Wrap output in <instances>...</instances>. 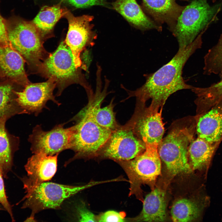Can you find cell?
Masks as SVG:
<instances>
[{
	"instance_id": "1",
	"label": "cell",
	"mask_w": 222,
	"mask_h": 222,
	"mask_svg": "<svg viewBox=\"0 0 222 222\" xmlns=\"http://www.w3.org/2000/svg\"><path fill=\"white\" fill-rule=\"evenodd\" d=\"M202 43L200 35L186 47L179 48L169 62L155 72L145 74V83L135 91H129L130 96H136L142 103L150 99V109L158 110L173 93L181 90L191 89L193 86L187 84L183 77V69L188 59L201 47Z\"/></svg>"
},
{
	"instance_id": "2",
	"label": "cell",
	"mask_w": 222,
	"mask_h": 222,
	"mask_svg": "<svg viewBox=\"0 0 222 222\" xmlns=\"http://www.w3.org/2000/svg\"><path fill=\"white\" fill-rule=\"evenodd\" d=\"M10 45L19 53L32 72H37L49 53L43 45L44 38L32 21L15 18L6 21Z\"/></svg>"
},
{
	"instance_id": "3",
	"label": "cell",
	"mask_w": 222,
	"mask_h": 222,
	"mask_svg": "<svg viewBox=\"0 0 222 222\" xmlns=\"http://www.w3.org/2000/svg\"><path fill=\"white\" fill-rule=\"evenodd\" d=\"M22 180L26 193L23 199L24 202L22 208H28L32 210L27 220H33L35 214L43 210L59 209L66 199L99 183L93 182L84 185L74 186L47 182L36 183L26 177Z\"/></svg>"
},
{
	"instance_id": "4",
	"label": "cell",
	"mask_w": 222,
	"mask_h": 222,
	"mask_svg": "<svg viewBox=\"0 0 222 222\" xmlns=\"http://www.w3.org/2000/svg\"><path fill=\"white\" fill-rule=\"evenodd\" d=\"M71 121L76 122L72 126L71 148L75 154L68 162L98 153L105 146L113 131L99 125L95 122L89 102Z\"/></svg>"
},
{
	"instance_id": "5",
	"label": "cell",
	"mask_w": 222,
	"mask_h": 222,
	"mask_svg": "<svg viewBox=\"0 0 222 222\" xmlns=\"http://www.w3.org/2000/svg\"><path fill=\"white\" fill-rule=\"evenodd\" d=\"M81 69L75 66L72 52L64 41L42 61L37 72L55 80L58 88L56 95L59 96L65 88L73 84H80L86 92L92 90Z\"/></svg>"
},
{
	"instance_id": "6",
	"label": "cell",
	"mask_w": 222,
	"mask_h": 222,
	"mask_svg": "<svg viewBox=\"0 0 222 222\" xmlns=\"http://www.w3.org/2000/svg\"><path fill=\"white\" fill-rule=\"evenodd\" d=\"M219 10V8L211 6L207 0H193L184 7L172 30L177 39L179 48L191 43L205 29Z\"/></svg>"
},
{
	"instance_id": "7",
	"label": "cell",
	"mask_w": 222,
	"mask_h": 222,
	"mask_svg": "<svg viewBox=\"0 0 222 222\" xmlns=\"http://www.w3.org/2000/svg\"><path fill=\"white\" fill-rule=\"evenodd\" d=\"M193 136L192 133L187 128H175L162 138L158 145L160 158L171 174L176 175L191 172L188 162V151Z\"/></svg>"
},
{
	"instance_id": "8",
	"label": "cell",
	"mask_w": 222,
	"mask_h": 222,
	"mask_svg": "<svg viewBox=\"0 0 222 222\" xmlns=\"http://www.w3.org/2000/svg\"><path fill=\"white\" fill-rule=\"evenodd\" d=\"M64 125V123L56 125L47 131L43 130L40 125H36L28 139L31 144L32 153L53 155L66 150L71 149L72 126L65 128Z\"/></svg>"
},
{
	"instance_id": "9",
	"label": "cell",
	"mask_w": 222,
	"mask_h": 222,
	"mask_svg": "<svg viewBox=\"0 0 222 222\" xmlns=\"http://www.w3.org/2000/svg\"><path fill=\"white\" fill-rule=\"evenodd\" d=\"M146 148L145 143L136 135L130 126H119L113 131L102 149L106 157L128 161L142 153Z\"/></svg>"
},
{
	"instance_id": "10",
	"label": "cell",
	"mask_w": 222,
	"mask_h": 222,
	"mask_svg": "<svg viewBox=\"0 0 222 222\" xmlns=\"http://www.w3.org/2000/svg\"><path fill=\"white\" fill-rule=\"evenodd\" d=\"M68 23V33L64 41L70 48L75 66L81 68L80 54L87 46H93L96 35L92 31L91 22L93 17L84 15L75 16L69 10L64 16Z\"/></svg>"
},
{
	"instance_id": "11",
	"label": "cell",
	"mask_w": 222,
	"mask_h": 222,
	"mask_svg": "<svg viewBox=\"0 0 222 222\" xmlns=\"http://www.w3.org/2000/svg\"><path fill=\"white\" fill-rule=\"evenodd\" d=\"M56 86L55 80L51 78L41 83L30 82L22 91H14L15 101L25 114L38 116L44 108L48 109L46 104L48 101H52L58 106L61 104L53 95Z\"/></svg>"
},
{
	"instance_id": "12",
	"label": "cell",
	"mask_w": 222,
	"mask_h": 222,
	"mask_svg": "<svg viewBox=\"0 0 222 222\" xmlns=\"http://www.w3.org/2000/svg\"><path fill=\"white\" fill-rule=\"evenodd\" d=\"M145 150L134 158L126 161L130 175L146 183L154 181L161 173V159L158 151V145L145 143Z\"/></svg>"
},
{
	"instance_id": "13",
	"label": "cell",
	"mask_w": 222,
	"mask_h": 222,
	"mask_svg": "<svg viewBox=\"0 0 222 222\" xmlns=\"http://www.w3.org/2000/svg\"><path fill=\"white\" fill-rule=\"evenodd\" d=\"M96 80L95 93L93 92L88 95V102L90 105L93 117L99 125L113 131L119 126L116 122L115 113L113 111V99L108 105L104 107H101V102L107 94L109 81L105 78V84L102 89L101 76L97 75Z\"/></svg>"
},
{
	"instance_id": "14",
	"label": "cell",
	"mask_w": 222,
	"mask_h": 222,
	"mask_svg": "<svg viewBox=\"0 0 222 222\" xmlns=\"http://www.w3.org/2000/svg\"><path fill=\"white\" fill-rule=\"evenodd\" d=\"M161 112L150 109L132 126L135 134L145 143L158 145L162 140L164 129Z\"/></svg>"
},
{
	"instance_id": "15",
	"label": "cell",
	"mask_w": 222,
	"mask_h": 222,
	"mask_svg": "<svg viewBox=\"0 0 222 222\" xmlns=\"http://www.w3.org/2000/svg\"><path fill=\"white\" fill-rule=\"evenodd\" d=\"M196 131L198 137L208 142L222 141V100L199 115Z\"/></svg>"
},
{
	"instance_id": "16",
	"label": "cell",
	"mask_w": 222,
	"mask_h": 222,
	"mask_svg": "<svg viewBox=\"0 0 222 222\" xmlns=\"http://www.w3.org/2000/svg\"><path fill=\"white\" fill-rule=\"evenodd\" d=\"M25 61L10 45H0V71L5 77L24 87L30 82L24 69Z\"/></svg>"
},
{
	"instance_id": "17",
	"label": "cell",
	"mask_w": 222,
	"mask_h": 222,
	"mask_svg": "<svg viewBox=\"0 0 222 222\" xmlns=\"http://www.w3.org/2000/svg\"><path fill=\"white\" fill-rule=\"evenodd\" d=\"M58 154H35L29 158L25 166L28 179L36 183L51 180L57 171Z\"/></svg>"
},
{
	"instance_id": "18",
	"label": "cell",
	"mask_w": 222,
	"mask_h": 222,
	"mask_svg": "<svg viewBox=\"0 0 222 222\" xmlns=\"http://www.w3.org/2000/svg\"><path fill=\"white\" fill-rule=\"evenodd\" d=\"M166 217L164 194L156 188L146 195L142 210L134 220L137 221L160 222L164 221Z\"/></svg>"
},
{
	"instance_id": "19",
	"label": "cell",
	"mask_w": 222,
	"mask_h": 222,
	"mask_svg": "<svg viewBox=\"0 0 222 222\" xmlns=\"http://www.w3.org/2000/svg\"><path fill=\"white\" fill-rule=\"evenodd\" d=\"M146 11L157 21L175 26L184 9L176 0H142Z\"/></svg>"
},
{
	"instance_id": "20",
	"label": "cell",
	"mask_w": 222,
	"mask_h": 222,
	"mask_svg": "<svg viewBox=\"0 0 222 222\" xmlns=\"http://www.w3.org/2000/svg\"><path fill=\"white\" fill-rule=\"evenodd\" d=\"M112 5L114 10L136 27L142 30H159L145 14L136 0H117Z\"/></svg>"
},
{
	"instance_id": "21",
	"label": "cell",
	"mask_w": 222,
	"mask_h": 222,
	"mask_svg": "<svg viewBox=\"0 0 222 222\" xmlns=\"http://www.w3.org/2000/svg\"><path fill=\"white\" fill-rule=\"evenodd\" d=\"M221 142L211 143L198 137L193 140L188 151L192 169L207 170Z\"/></svg>"
},
{
	"instance_id": "22",
	"label": "cell",
	"mask_w": 222,
	"mask_h": 222,
	"mask_svg": "<svg viewBox=\"0 0 222 222\" xmlns=\"http://www.w3.org/2000/svg\"><path fill=\"white\" fill-rule=\"evenodd\" d=\"M8 119L5 116L0 117V168L6 178L11 169L14 154L17 150L19 144V138L10 134L6 128Z\"/></svg>"
},
{
	"instance_id": "23",
	"label": "cell",
	"mask_w": 222,
	"mask_h": 222,
	"mask_svg": "<svg viewBox=\"0 0 222 222\" xmlns=\"http://www.w3.org/2000/svg\"><path fill=\"white\" fill-rule=\"evenodd\" d=\"M61 3L52 6H43L32 21L44 39L51 34L56 23L68 11L62 7Z\"/></svg>"
},
{
	"instance_id": "24",
	"label": "cell",
	"mask_w": 222,
	"mask_h": 222,
	"mask_svg": "<svg viewBox=\"0 0 222 222\" xmlns=\"http://www.w3.org/2000/svg\"><path fill=\"white\" fill-rule=\"evenodd\" d=\"M219 82L207 87L193 86L191 89L197 95L196 102L199 107L201 115L222 100V74Z\"/></svg>"
},
{
	"instance_id": "25",
	"label": "cell",
	"mask_w": 222,
	"mask_h": 222,
	"mask_svg": "<svg viewBox=\"0 0 222 222\" xmlns=\"http://www.w3.org/2000/svg\"><path fill=\"white\" fill-rule=\"evenodd\" d=\"M200 211L195 202L186 199H180L176 201L171 208L172 219L176 222L191 221L198 217Z\"/></svg>"
},
{
	"instance_id": "26",
	"label": "cell",
	"mask_w": 222,
	"mask_h": 222,
	"mask_svg": "<svg viewBox=\"0 0 222 222\" xmlns=\"http://www.w3.org/2000/svg\"><path fill=\"white\" fill-rule=\"evenodd\" d=\"M14 91L11 84H0V117L5 116L9 118L16 114L24 113L15 101Z\"/></svg>"
},
{
	"instance_id": "27",
	"label": "cell",
	"mask_w": 222,
	"mask_h": 222,
	"mask_svg": "<svg viewBox=\"0 0 222 222\" xmlns=\"http://www.w3.org/2000/svg\"><path fill=\"white\" fill-rule=\"evenodd\" d=\"M204 73L222 74V34L217 43L209 49L204 57Z\"/></svg>"
},
{
	"instance_id": "28",
	"label": "cell",
	"mask_w": 222,
	"mask_h": 222,
	"mask_svg": "<svg viewBox=\"0 0 222 222\" xmlns=\"http://www.w3.org/2000/svg\"><path fill=\"white\" fill-rule=\"evenodd\" d=\"M3 177V174L0 168V204L9 214L12 221H14L12 206L10 204L6 196Z\"/></svg>"
},
{
	"instance_id": "29",
	"label": "cell",
	"mask_w": 222,
	"mask_h": 222,
	"mask_svg": "<svg viewBox=\"0 0 222 222\" xmlns=\"http://www.w3.org/2000/svg\"><path fill=\"white\" fill-rule=\"evenodd\" d=\"M77 8H85L94 6L106 5L107 0H63Z\"/></svg>"
},
{
	"instance_id": "30",
	"label": "cell",
	"mask_w": 222,
	"mask_h": 222,
	"mask_svg": "<svg viewBox=\"0 0 222 222\" xmlns=\"http://www.w3.org/2000/svg\"><path fill=\"white\" fill-rule=\"evenodd\" d=\"M78 220L82 222H95L96 219L94 214L88 210L84 204H81L76 207Z\"/></svg>"
},
{
	"instance_id": "31",
	"label": "cell",
	"mask_w": 222,
	"mask_h": 222,
	"mask_svg": "<svg viewBox=\"0 0 222 222\" xmlns=\"http://www.w3.org/2000/svg\"><path fill=\"white\" fill-rule=\"evenodd\" d=\"M124 215L113 210L107 211L100 217L99 222H124L125 221Z\"/></svg>"
},
{
	"instance_id": "32",
	"label": "cell",
	"mask_w": 222,
	"mask_h": 222,
	"mask_svg": "<svg viewBox=\"0 0 222 222\" xmlns=\"http://www.w3.org/2000/svg\"><path fill=\"white\" fill-rule=\"evenodd\" d=\"M0 45H10L7 31L6 20L0 14Z\"/></svg>"
},
{
	"instance_id": "33",
	"label": "cell",
	"mask_w": 222,
	"mask_h": 222,
	"mask_svg": "<svg viewBox=\"0 0 222 222\" xmlns=\"http://www.w3.org/2000/svg\"><path fill=\"white\" fill-rule=\"evenodd\" d=\"M4 210V208L0 204V210Z\"/></svg>"
}]
</instances>
